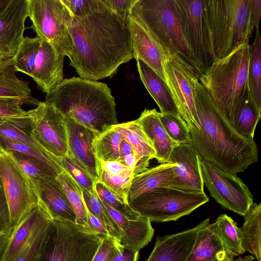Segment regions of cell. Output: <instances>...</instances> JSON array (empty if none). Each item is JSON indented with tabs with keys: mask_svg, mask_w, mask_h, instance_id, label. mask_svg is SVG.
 Instances as JSON below:
<instances>
[{
	"mask_svg": "<svg viewBox=\"0 0 261 261\" xmlns=\"http://www.w3.org/2000/svg\"><path fill=\"white\" fill-rule=\"evenodd\" d=\"M31 119L30 135L42 149L59 160L69 153L64 116L53 106L39 101L28 111Z\"/></svg>",
	"mask_w": 261,
	"mask_h": 261,
	"instance_id": "obj_14",
	"label": "cell"
},
{
	"mask_svg": "<svg viewBox=\"0 0 261 261\" xmlns=\"http://www.w3.org/2000/svg\"><path fill=\"white\" fill-rule=\"evenodd\" d=\"M255 29L254 42L250 45L248 83L250 96L261 111V39L259 27Z\"/></svg>",
	"mask_w": 261,
	"mask_h": 261,
	"instance_id": "obj_31",
	"label": "cell"
},
{
	"mask_svg": "<svg viewBox=\"0 0 261 261\" xmlns=\"http://www.w3.org/2000/svg\"><path fill=\"white\" fill-rule=\"evenodd\" d=\"M86 210L88 227L102 239L108 236H111L105 225L90 213L87 208Z\"/></svg>",
	"mask_w": 261,
	"mask_h": 261,
	"instance_id": "obj_51",
	"label": "cell"
},
{
	"mask_svg": "<svg viewBox=\"0 0 261 261\" xmlns=\"http://www.w3.org/2000/svg\"><path fill=\"white\" fill-rule=\"evenodd\" d=\"M175 165V163L161 164L134 176L128 193L127 202L156 188L169 187L174 178Z\"/></svg>",
	"mask_w": 261,
	"mask_h": 261,
	"instance_id": "obj_25",
	"label": "cell"
},
{
	"mask_svg": "<svg viewBox=\"0 0 261 261\" xmlns=\"http://www.w3.org/2000/svg\"><path fill=\"white\" fill-rule=\"evenodd\" d=\"M150 142L161 164L167 163L170 153L177 144L166 133L155 109H145L137 120Z\"/></svg>",
	"mask_w": 261,
	"mask_h": 261,
	"instance_id": "obj_23",
	"label": "cell"
},
{
	"mask_svg": "<svg viewBox=\"0 0 261 261\" xmlns=\"http://www.w3.org/2000/svg\"><path fill=\"white\" fill-rule=\"evenodd\" d=\"M210 218L194 227L176 233L158 237L154 247L146 261H186L194 245L198 231Z\"/></svg>",
	"mask_w": 261,
	"mask_h": 261,
	"instance_id": "obj_19",
	"label": "cell"
},
{
	"mask_svg": "<svg viewBox=\"0 0 261 261\" xmlns=\"http://www.w3.org/2000/svg\"><path fill=\"white\" fill-rule=\"evenodd\" d=\"M118 161L122 165L132 168L134 169V167L136 162L135 154L134 152L123 158H119Z\"/></svg>",
	"mask_w": 261,
	"mask_h": 261,
	"instance_id": "obj_55",
	"label": "cell"
},
{
	"mask_svg": "<svg viewBox=\"0 0 261 261\" xmlns=\"http://www.w3.org/2000/svg\"><path fill=\"white\" fill-rule=\"evenodd\" d=\"M112 128L120 133L132 146L136 158V163L143 160L155 159V150L136 120L118 123Z\"/></svg>",
	"mask_w": 261,
	"mask_h": 261,
	"instance_id": "obj_30",
	"label": "cell"
},
{
	"mask_svg": "<svg viewBox=\"0 0 261 261\" xmlns=\"http://www.w3.org/2000/svg\"><path fill=\"white\" fill-rule=\"evenodd\" d=\"M185 40L199 76L216 59L206 0H174Z\"/></svg>",
	"mask_w": 261,
	"mask_h": 261,
	"instance_id": "obj_9",
	"label": "cell"
},
{
	"mask_svg": "<svg viewBox=\"0 0 261 261\" xmlns=\"http://www.w3.org/2000/svg\"><path fill=\"white\" fill-rule=\"evenodd\" d=\"M28 17V0H11L0 13V52L14 58L22 43Z\"/></svg>",
	"mask_w": 261,
	"mask_h": 261,
	"instance_id": "obj_16",
	"label": "cell"
},
{
	"mask_svg": "<svg viewBox=\"0 0 261 261\" xmlns=\"http://www.w3.org/2000/svg\"><path fill=\"white\" fill-rule=\"evenodd\" d=\"M195 105L199 127H188L191 143L202 159L236 174L257 161L254 139L241 136L222 117L199 81Z\"/></svg>",
	"mask_w": 261,
	"mask_h": 261,
	"instance_id": "obj_2",
	"label": "cell"
},
{
	"mask_svg": "<svg viewBox=\"0 0 261 261\" xmlns=\"http://www.w3.org/2000/svg\"><path fill=\"white\" fill-rule=\"evenodd\" d=\"M51 220L47 214L40 221L14 261H36Z\"/></svg>",
	"mask_w": 261,
	"mask_h": 261,
	"instance_id": "obj_39",
	"label": "cell"
},
{
	"mask_svg": "<svg viewBox=\"0 0 261 261\" xmlns=\"http://www.w3.org/2000/svg\"><path fill=\"white\" fill-rule=\"evenodd\" d=\"M12 230L0 233V259L8 243Z\"/></svg>",
	"mask_w": 261,
	"mask_h": 261,
	"instance_id": "obj_56",
	"label": "cell"
},
{
	"mask_svg": "<svg viewBox=\"0 0 261 261\" xmlns=\"http://www.w3.org/2000/svg\"><path fill=\"white\" fill-rule=\"evenodd\" d=\"M64 58L65 56L59 54L49 42L41 39L31 77L46 94L63 81Z\"/></svg>",
	"mask_w": 261,
	"mask_h": 261,
	"instance_id": "obj_20",
	"label": "cell"
},
{
	"mask_svg": "<svg viewBox=\"0 0 261 261\" xmlns=\"http://www.w3.org/2000/svg\"><path fill=\"white\" fill-rule=\"evenodd\" d=\"M202 179L211 196L221 206L244 216L253 202L248 187L237 174L224 171L203 159Z\"/></svg>",
	"mask_w": 261,
	"mask_h": 261,
	"instance_id": "obj_13",
	"label": "cell"
},
{
	"mask_svg": "<svg viewBox=\"0 0 261 261\" xmlns=\"http://www.w3.org/2000/svg\"><path fill=\"white\" fill-rule=\"evenodd\" d=\"M260 112L248 91L239 107L232 126L241 136L254 139L255 129L261 117Z\"/></svg>",
	"mask_w": 261,
	"mask_h": 261,
	"instance_id": "obj_33",
	"label": "cell"
},
{
	"mask_svg": "<svg viewBox=\"0 0 261 261\" xmlns=\"http://www.w3.org/2000/svg\"><path fill=\"white\" fill-rule=\"evenodd\" d=\"M70 14L84 17L93 14L104 4L102 0H61Z\"/></svg>",
	"mask_w": 261,
	"mask_h": 261,
	"instance_id": "obj_45",
	"label": "cell"
},
{
	"mask_svg": "<svg viewBox=\"0 0 261 261\" xmlns=\"http://www.w3.org/2000/svg\"><path fill=\"white\" fill-rule=\"evenodd\" d=\"M82 194L88 211L105 225L112 237L120 242L119 228L97 195L95 189L92 191L82 190Z\"/></svg>",
	"mask_w": 261,
	"mask_h": 261,
	"instance_id": "obj_36",
	"label": "cell"
},
{
	"mask_svg": "<svg viewBox=\"0 0 261 261\" xmlns=\"http://www.w3.org/2000/svg\"><path fill=\"white\" fill-rule=\"evenodd\" d=\"M6 152L31 181L57 177L61 173L53 166L37 158L12 150Z\"/></svg>",
	"mask_w": 261,
	"mask_h": 261,
	"instance_id": "obj_34",
	"label": "cell"
},
{
	"mask_svg": "<svg viewBox=\"0 0 261 261\" xmlns=\"http://www.w3.org/2000/svg\"><path fill=\"white\" fill-rule=\"evenodd\" d=\"M56 178L63 189L75 213L76 223L89 227L87 210L83 200L82 189L64 170Z\"/></svg>",
	"mask_w": 261,
	"mask_h": 261,
	"instance_id": "obj_35",
	"label": "cell"
},
{
	"mask_svg": "<svg viewBox=\"0 0 261 261\" xmlns=\"http://www.w3.org/2000/svg\"><path fill=\"white\" fill-rule=\"evenodd\" d=\"M16 72L13 58L0 62V97L16 98L23 105L37 106L39 101L33 96L29 83L18 79Z\"/></svg>",
	"mask_w": 261,
	"mask_h": 261,
	"instance_id": "obj_28",
	"label": "cell"
},
{
	"mask_svg": "<svg viewBox=\"0 0 261 261\" xmlns=\"http://www.w3.org/2000/svg\"><path fill=\"white\" fill-rule=\"evenodd\" d=\"M68 30L73 43L69 65L80 77L97 81L111 76L133 58L126 21L105 3L90 15L72 16Z\"/></svg>",
	"mask_w": 261,
	"mask_h": 261,
	"instance_id": "obj_1",
	"label": "cell"
},
{
	"mask_svg": "<svg viewBox=\"0 0 261 261\" xmlns=\"http://www.w3.org/2000/svg\"><path fill=\"white\" fill-rule=\"evenodd\" d=\"M0 150H1V149H0Z\"/></svg>",
	"mask_w": 261,
	"mask_h": 261,
	"instance_id": "obj_60",
	"label": "cell"
},
{
	"mask_svg": "<svg viewBox=\"0 0 261 261\" xmlns=\"http://www.w3.org/2000/svg\"><path fill=\"white\" fill-rule=\"evenodd\" d=\"M130 15L152 36L165 53L178 55L198 74L182 33L174 0H137Z\"/></svg>",
	"mask_w": 261,
	"mask_h": 261,
	"instance_id": "obj_6",
	"label": "cell"
},
{
	"mask_svg": "<svg viewBox=\"0 0 261 261\" xmlns=\"http://www.w3.org/2000/svg\"><path fill=\"white\" fill-rule=\"evenodd\" d=\"M123 246L111 236L104 238L92 261H112Z\"/></svg>",
	"mask_w": 261,
	"mask_h": 261,
	"instance_id": "obj_46",
	"label": "cell"
},
{
	"mask_svg": "<svg viewBox=\"0 0 261 261\" xmlns=\"http://www.w3.org/2000/svg\"><path fill=\"white\" fill-rule=\"evenodd\" d=\"M261 13V1L252 0L251 27L253 30L259 27Z\"/></svg>",
	"mask_w": 261,
	"mask_h": 261,
	"instance_id": "obj_53",
	"label": "cell"
},
{
	"mask_svg": "<svg viewBox=\"0 0 261 261\" xmlns=\"http://www.w3.org/2000/svg\"><path fill=\"white\" fill-rule=\"evenodd\" d=\"M5 59H7V58H5L3 55H2V54L0 52V62L3 61V60Z\"/></svg>",
	"mask_w": 261,
	"mask_h": 261,
	"instance_id": "obj_59",
	"label": "cell"
},
{
	"mask_svg": "<svg viewBox=\"0 0 261 261\" xmlns=\"http://www.w3.org/2000/svg\"><path fill=\"white\" fill-rule=\"evenodd\" d=\"M137 65L140 79L158 105L160 113L180 116L165 81L143 61L137 60Z\"/></svg>",
	"mask_w": 261,
	"mask_h": 261,
	"instance_id": "obj_27",
	"label": "cell"
},
{
	"mask_svg": "<svg viewBox=\"0 0 261 261\" xmlns=\"http://www.w3.org/2000/svg\"><path fill=\"white\" fill-rule=\"evenodd\" d=\"M62 169L65 170L80 187L82 190L92 191L94 189L96 181L69 155L60 158Z\"/></svg>",
	"mask_w": 261,
	"mask_h": 261,
	"instance_id": "obj_42",
	"label": "cell"
},
{
	"mask_svg": "<svg viewBox=\"0 0 261 261\" xmlns=\"http://www.w3.org/2000/svg\"><path fill=\"white\" fill-rule=\"evenodd\" d=\"M116 14L126 21L137 0H102Z\"/></svg>",
	"mask_w": 261,
	"mask_h": 261,
	"instance_id": "obj_49",
	"label": "cell"
},
{
	"mask_svg": "<svg viewBox=\"0 0 261 261\" xmlns=\"http://www.w3.org/2000/svg\"><path fill=\"white\" fill-rule=\"evenodd\" d=\"M95 190L101 200L129 219H135L139 215L119 197L111 192L100 182H95Z\"/></svg>",
	"mask_w": 261,
	"mask_h": 261,
	"instance_id": "obj_43",
	"label": "cell"
},
{
	"mask_svg": "<svg viewBox=\"0 0 261 261\" xmlns=\"http://www.w3.org/2000/svg\"><path fill=\"white\" fill-rule=\"evenodd\" d=\"M0 149L5 151L12 150L33 156L50 164L60 172L63 171L59 160L45 152L16 140L0 136Z\"/></svg>",
	"mask_w": 261,
	"mask_h": 261,
	"instance_id": "obj_40",
	"label": "cell"
},
{
	"mask_svg": "<svg viewBox=\"0 0 261 261\" xmlns=\"http://www.w3.org/2000/svg\"><path fill=\"white\" fill-rule=\"evenodd\" d=\"M9 211L3 188L0 181V233L12 230Z\"/></svg>",
	"mask_w": 261,
	"mask_h": 261,
	"instance_id": "obj_50",
	"label": "cell"
},
{
	"mask_svg": "<svg viewBox=\"0 0 261 261\" xmlns=\"http://www.w3.org/2000/svg\"><path fill=\"white\" fill-rule=\"evenodd\" d=\"M134 152L133 149L130 144L122 138L119 145V158H123Z\"/></svg>",
	"mask_w": 261,
	"mask_h": 261,
	"instance_id": "obj_54",
	"label": "cell"
},
{
	"mask_svg": "<svg viewBox=\"0 0 261 261\" xmlns=\"http://www.w3.org/2000/svg\"><path fill=\"white\" fill-rule=\"evenodd\" d=\"M0 181L14 227L39 203L33 183L6 151L0 150Z\"/></svg>",
	"mask_w": 261,
	"mask_h": 261,
	"instance_id": "obj_12",
	"label": "cell"
},
{
	"mask_svg": "<svg viewBox=\"0 0 261 261\" xmlns=\"http://www.w3.org/2000/svg\"><path fill=\"white\" fill-rule=\"evenodd\" d=\"M68 138L69 153L79 165L96 182L98 178V160L93 143L99 135L69 117H64Z\"/></svg>",
	"mask_w": 261,
	"mask_h": 261,
	"instance_id": "obj_17",
	"label": "cell"
},
{
	"mask_svg": "<svg viewBox=\"0 0 261 261\" xmlns=\"http://www.w3.org/2000/svg\"><path fill=\"white\" fill-rule=\"evenodd\" d=\"M215 55L220 59L249 40L252 0H206Z\"/></svg>",
	"mask_w": 261,
	"mask_h": 261,
	"instance_id": "obj_5",
	"label": "cell"
},
{
	"mask_svg": "<svg viewBox=\"0 0 261 261\" xmlns=\"http://www.w3.org/2000/svg\"><path fill=\"white\" fill-rule=\"evenodd\" d=\"M48 214L38 203L13 227L0 261H14L40 221Z\"/></svg>",
	"mask_w": 261,
	"mask_h": 261,
	"instance_id": "obj_26",
	"label": "cell"
},
{
	"mask_svg": "<svg viewBox=\"0 0 261 261\" xmlns=\"http://www.w3.org/2000/svg\"><path fill=\"white\" fill-rule=\"evenodd\" d=\"M139 252H136L128 249L122 247L112 261H138Z\"/></svg>",
	"mask_w": 261,
	"mask_h": 261,
	"instance_id": "obj_52",
	"label": "cell"
},
{
	"mask_svg": "<svg viewBox=\"0 0 261 261\" xmlns=\"http://www.w3.org/2000/svg\"><path fill=\"white\" fill-rule=\"evenodd\" d=\"M255 257L252 255H246L244 257H239L236 259H230L227 261H254Z\"/></svg>",
	"mask_w": 261,
	"mask_h": 261,
	"instance_id": "obj_57",
	"label": "cell"
},
{
	"mask_svg": "<svg viewBox=\"0 0 261 261\" xmlns=\"http://www.w3.org/2000/svg\"><path fill=\"white\" fill-rule=\"evenodd\" d=\"M159 118L169 137L177 144L191 143L189 127L180 116L159 113Z\"/></svg>",
	"mask_w": 261,
	"mask_h": 261,
	"instance_id": "obj_41",
	"label": "cell"
},
{
	"mask_svg": "<svg viewBox=\"0 0 261 261\" xmlns=\"http://www.w3.org/2000/svg\"><path fill=\"white\" fill-rule=\"evenodd\" d=\"M28 9L31 28L37 36L69 58L73 50L68 30L72 16L61 0H28Z\"/></svg>",
	"mask_w": 261,
	"mask_h": 261,
	"instance_id": "obj_10",
	"label": "cell"
},
{
	"mask_svg": "<svg viewBox=\"0 0 261 261\" xmlns=\"http://www.w3.org/2000/svg\"><path fill=\"white\" fill-rule=\"evenodd\" d=\"M133 177H123L109 174L98 169L97 181L102 184L111 192L127 203V195Z\"/></svg>",
	"mask_w": 261,
	"mask_h": 261,
	"instance_id": "obj_44",
	"label": "cell"
},
{
	"mask_svg": "<svg viewBox=\"0 0 261 261\" xmlns=\"http://www.w3.org/2000/svg\"><path fill=\"white\" fill-rule=\"evenodd\" d=\"M122 135L112 127L99 134L95 139L94 149L98 160L118 161L119 158V145Z\"/></svg>",
	"mask_w": 261,
	"mask_h": 261,
	"instance_id": "obj_38",
	"label": "cell"
},
{
	"mask_svg": "<svg viewBox=\"0 0 261 261\" xmlns=\"http://www.w3.org/2000/svg\"><path fill=\"white\" fill-rule=\"evenodd\" d=\"M165 82L180 117L188 127H199L195 91L199 82L196 71L180 56L167 53L163 62Z\"/></svg>",
	"mask_w": 261,
	"mask_h": 261,
	"instance_id": "obj_11",
	"label": "cell"
},
{
	"mask_svg": "<svg viewBox=\"0 0 261 261\" xmlns=\"http://www.w3.org/2000/svg\"><path fill=\"white\" fill-rule=\"evenodd\" d=\"M98 167L109 174L123 177L134 176L132 168L124 166L118 161L98 160Z\"/></svg>",
	"mask_w": 261,
	"mask_h": 261,
	"instance_id": "obj_48",
	"label": "cell"
},
{
	"mask_svg": "<svg viewBox=\"0 0 261 261\" xmlns=\"http://www.w3.org/2000/svg\"><path fill=\"white\" fill-rule=\"evenodd\" d=\"M39 204L53 220L76 223L75 213L56 177L32 181Z\"/></svg>",
	"mask_w": 261,
	"mask_h": 261,
	"instance_id": "obj_18",
	"label": "cell"
},
{
	"mask_svg": "<svg viewBox=\"0 0 261 261\" xmlns=\"http://www.w3.org/2000/svg\"><path fill=\"white\" fill-rule=\"evenodd\" d=\"M244 217V223L239 227L242 247L261 261L260 203L253 202Z\"/></svg>",
	"mask_w": 261,
	"mask_h": 261,
	"instance_id": "obj_29",
	"label": "cell"
},
{
	"mask_svg": "<svg viewBox=\"0 0 261 261\" xmlns=\"http://www.w3.org/2000/svg\"><path fill=\"white\" fill-rule=\"evenodd\" d=\"M11 0H0V13L6 7Z\"/></svg>",
	"mask_w": 261,
	"mask_h": 261,
	"instance_id": "obj_58",
	"label": "cell"
},
{
	"mask_svg": "<svg viewBox=\"0 0 261 261\" xmlns=\"http://www.w3.org/2000/svg\"><path fill=\"white\" fill-rule=\"evenodd\" d=\"M209 200L204 191L173 187L156 188L128 201L139 216L150 222L175 221L190 214Z\"/></svg>",
	"mask_w": 261,
	"mask_h": 261,
	"instance_id": "obj_8",
	"label": "cell"
},
{
	"mask_svg": "<svg viewBox=\"0 0 261 261\" xmlns=\"http://www.w3.org/2000/svg\"><path fill=\"white\" fill-rule=\"evenodd\" d=\"M126 23L130 32L133 58L143 61L165 81L163 62L166 53L133 16L130 15L128 17Z\"/></svg>",
	"mask_w": 261,
	"mask_h": 261,
	"instance_id": "obj_21",
	"label": "cell"
},
{
	"mask_svg": "<svg viewBox=\"0 0 261 261\" xmlns=\"http://www.w3.org/2000/svg\"><path fill=\"white\" fill-rule=\"evenodd\" d=\"M214 223L216 232L231 258L245 252L241 245L239 227L230 217L222 214Z\"/></svg>",
	"mask_w": 261,
	"mask_h": 261,
	"instance_id": "obj_32",
	"label": "cell"
},
{
	"mask_svg": "<svg viewBox=\"0 0 261 261\" xmlns=\"http://www.w3.org/2000/svg\"><path fill=\"white\" fill-rule=\"evenodd\" d=\"M40 42L41 39L38 36L34 38H24L13 58L14 65L17 71L31 77Z\"/></svg>",
	"mask_w": 261,
	"mask_h": 261,
	"instance_id": "obj_37",
	"label": "cell"
},
{
	"mask_svg": "<svg viewBox=\"0 0 261 261\" xmlns=\"http://www.w3.org/2000/svg\"><path fill=\"white\" fill-rule=\"evenodd\" d=\"M45 102L64 117L101 134L118 124L115 99L105 83L80 77L65 79L46 94Z\"/></svg>",
	"mask_w": 261,
	"mask_h": 261,
	"instance_id": "obj_3",
	"label": "cell"
},
{
	"mask_svg": "<svg viewBox=\"0 0 261 261\" xmlns=\"http://www.w3.org/2000/svg\"><path fill=\"white\" fill-rule=\"evenodd\" d=\"M249 40L227 56L216 59L199 77L219 112L231 125L249 91Z\"/></svg>",
	"mask_w": 261,
	"mask_h": 261,
	"instance_id": "obj_4",
	"label": "cell"
},
{
	"mask_svg": "<svg viewBox=\"0 0 261 261\" xmlns=\"http://www.w3.org/2000/svg\"><path fill=\"white\" fill-rule=\"evenodd\" d=\"M102 202L119 228L120 242L123 247L139 252L151 241L154 229L148 218L140 216L129 219Z\"/></svg>",
	"mask_w": 261,
	"mask_h": 261,
	"instance_id": "obj_22",
	"label": "cell"
},
{
	"mask_svg": "<svg viewBox=\"0 0 261 261\" xmlns=\"http://www.w3.org/2000/svg\"><path fill=\"white\" fill-rule=\"evenodd\" d=\"M102 239L89 227L51 219L36 261H92Z\"/></svg>",
	"mask_w": 261,
	"mask_h": 261,
	"instance_id": "obj_7",
	"label": "cell"
},
{
	"mask_svg": "<svg viewBox=\"0 0 261 261\" xmlns=\"http://www.w3.org/2000/svg\"><path fill=\"white\" fill-rule=\"evenodd\" d=\"M231 258L215 230L208 222L198 232L193 249L186 261H227Z\"/></svg>",
	"mask_w": 261,
	"mask_h": 261,
	"instance_id": "obj_24",
	"label": "cell"
},
{
	"mask_svg": "<svg viewBox=\"0 0 261 261\" xmlns=\"http://www.w3.org/2000/svg\"><path fill=\"white\" fill-rule=\"evenodd\" d=\"M201 160L192 143L175 145L167 161L176 164L174 178L169 187L204 192Z\"/></svg>",
	"mask_w": 261,
	"mask_h": 261,
	"instance_id": "obj_15",
	"label": "cell"
},
{
	"mask_svg": "<svg viewBox=\"0 0 261 261\" xmlns=\"http://www.w3.org/2000/svg\"><path fill=\"white\" fill-rule=\"evenodd\" d=\"M23 102L16 98L0 97V123L5 120L27 113L21 107Z\"/></svg>",
	"mask_w": 261,
	"mask_h": 261,
	"instance_id": "obj_47",
	"label": "cell"
}]
</instances>
